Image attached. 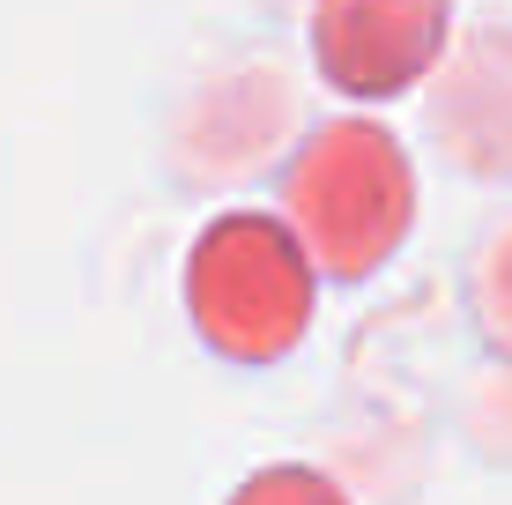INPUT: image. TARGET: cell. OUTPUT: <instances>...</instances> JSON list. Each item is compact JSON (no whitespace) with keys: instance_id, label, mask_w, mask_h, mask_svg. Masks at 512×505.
Wrapping results in <instances>:
<instances>
[]
</instances>
